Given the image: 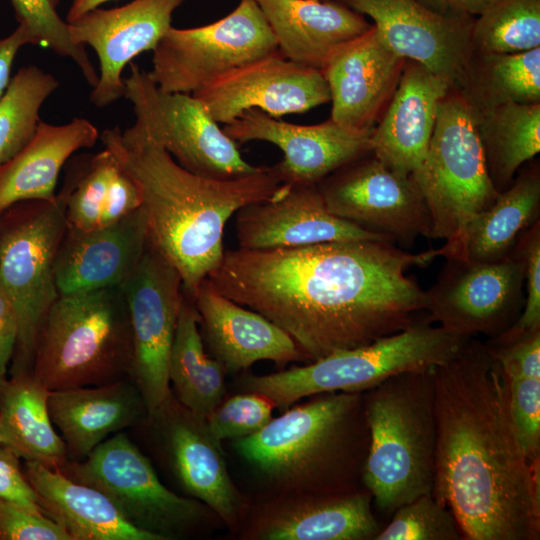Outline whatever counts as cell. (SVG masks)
I'll return each mask as SVG.
<instances>
[{
  "label": "cell",
  "instance_id": "6da1fadb",
  "mask_svg": "<svg viewBox=\"0 0 540 540\" xmlns=\"http://www.w3.org/2000/svg\"><path fill=\"white\" fill-rule=\"evenodd\" d=\"M444 248L410 253L356 240L224 251L207 277L224 296L266 317L315 361L404 330L426 310V291L406 272Z\"/></svg>",
  "mask_w": 540,
  "mask_h": 540
},
{
  "label": "cell",
  "instance_id": "7a4b0ae2",
  "mask_svg": "<svg viewBox=\"0 0 540 540\" xmlns=\"http://www.w3.org/2000/svg\"><path fill=\"white\" fill-rule=\"evenodd\" d=\"M434 385L433 496L465 540H539L540 463L518 443L507 381L486 343L469 338L434 368Z\"/></svg>",
  "mask_w": 540,
  "mask_h": 540
},
{
  "label": "cell",
  "instance_id": "3957f363",
  "mask_svg": "<svg viewBox=\"0 0 540 540\" xmlns=\"http://www.w3.org/2000/svg\"><path fill=\"white\" fill-rule=\"evenodd\" d=\"M99 139L140 190L149 246L177 269L190 295L219 266L228 220L242 207L276 198L290 186L273 166L231 179L197 175L132 126L105 129Z\"/></svg>",
  "mask_w": 540,
  "mask_h": 540
},
{
  "label": "cell",
  "instance_id": "277c9868",
  "mask_svg": "<svg viewBox=\"0 0 540 540\" xmlns=\"http://www.w3.org/2000/svg\"><path fill=\"white\" fill-rule=\"evenodd\" d=\"M314 396L257 433L236 439L235 450L263 477L296 486L303 495L364 490L370 439L364 391Z\"/></svg>",
  "mask_w": 540,
  "mask_h": 540
},
{
  "label": "cell",
  "instance_id": "5b68a950",
  "mask_svg": "<svg viewBox=\"0 0 540 540\" xmlns=\"http://www.w3.org/2000/svg\"><path fill=\"white\" fill-rule=\"evenodd\" d=\"M435 367L397 373L364 391L370 439L363 484L373 506L386 517L433 494Z\"/></svg>",
  "mask_w": 540,
  "mask_h": 540
},
{
  "label": "cell",
  "instance_id": "8992f818",
  "mask_svg": "<svg viewBox=\"0 0 540 540\" xmlns=\"http://www.w3.org/2000/svg\"><path fill=\"white\" fill-rule=\"evenodd\" d=\"M133 347L120 286L60 295L40 328L32 376L48 390L130 378Z\"/></svg>",
  "mask_w": 540,
  "mask_h": 540
},
{
  "label": "cell",
  "instance_id": "52a82bcc",
  "mask_svg": "<svg viewBox=\"0 0 540 540\" xmlns=\"http://www.w3.org/2000/svg\"><path fill=\"white\" fill-rule=\"evenodd\" d=\"M426 317L368 345L340 350L308 365L242 380L248 393L268 399L281 411L298 400L326 392L366 391L404 371L431 368L453 358L469 338L433 326Z\"/></svg>",
  "mask_w": 540,
  "mask_h": 540
},
{
  "label": "cell",
  "instance_id": "ba28073f",
  "mask_svg": "<svg viewBox=\"0 0 540 540\" xmlns=\"http://www.w3.org/2000/svg\"><path fill=\"white\" fill-rule=\"evenodd\" d=\"M411 177L430 215V238L445 240V258L467 259L468 225L500 192L487 171L474 113L453 87L438 106L428 151Z\"/></svg>",
  "mask_w": 540,
  "mask_h": 540
},
{
  "label": "cell",
  "instance_id": "9c48e42d",
  "mask_svg": "<svg viewBox=\"0 0 540 540\" xmlns=\"http://www.w3.org/2000/svg\"><path fill=\"white\" fill-rule=\"evenodd\" d=\"M65 229L57 198L20 201L0 214V294L18 323L9 376L32 373L40 328L60 296L54 263Z\"/></svg>",
  "mask_w": 540,
  "mask_h": 540
},
{
  "label": "cell",
  "instance_id": "30bf717a",
  "mask_svg": "<svg viewBox=\"0 0 540 540\" xmlns=\"http://www.w3.org/2000/svg\"><path fill=\"white\" fill-rule=\"evenodd\" d=\"M129 66L124 97L133 106L136 131L200 176L231 179L259 170L242 157L238 143L226 135L200 99L164 91L137 64Z\"/></svg>",
  "mask_w": 540,
  "mask_h": 540
},
{
  "label": "cell",
  "instance_id": "8fae6325",
  "mask_svg": "<svg viewBox=\"0 0 540 540\" xmlns=\"http://www.w3.org/2000/svg\"><path fill=\"white\" fill-rule=\"evenodd\" d=\"M59 471L102 492L127 522L159 540L186 535L203 516L199 502L161 482L151 460L126 431L107 438L84 460H68Z\"/></svg>",
  "mask_w": 540,
  "mask_h": 540
},
{
  "label": "cell",
  "instance_id": "7c38bea8",
  "mask_svg": "<svg viewBox=\"0 0 540 540\" xmlns=\"http://www.w3.org/2000/svg\"><path fill=\"white\" fill-rule=\"evenodd\" d=\"M278 51L255 0L193 28L171 26L153 50L149 77L162 90L193 94L225 74Z\"/></svg>",
  "mask_w": 540,
  "mask_h": 540
},
{
  "label": "cell",
  "instance_id": "4fadbf2b",
  "mask_svg": "<svg viewBox=\"0 0 540 540\" xmlns=\"http://www.w3.org/2000/svg\"><path fill=\"white\" fill-rule=\"evenodd\" d=\"M525 260L514 246L494 262L446 257L436 283L426 291L427 317L462 338L490 339L518 319L525 302Z\"/></svg>",
  "mask_w": 540,
  "mask_h": 540
},
{
  "label": "cell",
  "instance_id": "5bb4252c",
  "mask_svg": "<svg viewBox=\"0 0 540 540\" xmlns=\"http://www.w3.org/2000/svg\"><path fill=\"white\" fill-rule=\"evenodd\" d=\"M127 303L133 357L130 379L148 414L172 396L169 359L183 300L177 269L147 246L134 272L120 285Z\"/></svg>",
  "mask_w": 540,
  "mask_h": 540
},
{
  "label": "cell",
  "instance_id": "9a60e30c",
  "mask_svg": "<svg viewBox=\"0 0 540 540\" xmlns=\"http://www.w3.org/2000/svg\"><path fill=\"white\" fill-rule=\"evenodd\" d=\"M317 186L331 213L393 243L409 245L431 236L430 215L412 177L389 169L372 153L342 166Z\"/></svg>",
  "mask_w": 540,
  "mask_h": 540
},
{
  "label": "cell",
  "instance_id": "2e32d148",
  "mask_svg": "<svg viewBox=\"0 0 540 540\" xmlns=\"http://www.w3.org/2000/svg\"><path fill=\"white\" fill-rule=\"evenodd\" d=\"M192 95L223 125L249 109L278 118L330 102L322 70L293 62L279 50L225 74Z\"/></svg>",
  "mask_w": 540,
  "mask_h": 540
},
{
  "label": "cell",
  "instance_id": "e0dca14e",
  "mask_svg": "<svg viewBox=\"0 0 540 540\" xmlns=\"http://www.w3.org/2000/svg\"><path fill=\"white\" fill-rule=\"evenodd\" d=\"M184 1L134 0L117 8H95L68 22L72 41L92 47L99 60L98 82L90 94L96 107L124 97L123 70L139 54L154 50Z\"/></svg>",
  "mask_w": 540,
  "mask_h": 540
},
{
  "label": "cell",
  "instance_id": "ac0fdd59",
  "mask_svg": "<svg viewBox=\"0 0 540 540\" xmlns=\"http://www.w3.org/2000/svg\"><path fill=\"white\" fill-rule=\"evenodd\" d=\"M236 143L265 141L283 152L273 165L280 180L289 185L318 184L342 166L371 153L372 131L359 132L331 118L314 125L278 120L259 109H249L223 126Z\"/></svg>",
  "mask_w": 540,
  "mask_h": 540
},
{
  "label": "cell",
  "instance_id": "d6986e66",
  "mask_svg": "<svg viewBox=\"0 0 540 540\" xmlns=\"http://www.w3.org/2000/svg\"><path fill=\"white\" fill-rule=\"evenodd\" d=\"M373 20L381 40L405 60L415 61L457 88L474 50L475 19L433 13L415 0H337Z\"/></svg>",
  "mask_w": 540,
  "mask_h": 540
},
{
  "label": "cell",
  "instance_id": "ffe728a7",
  "mask_svg": "<svg viewBox=\"0 0 540 540\" xmlns=\"http://www.w3.org/2000/svg\"><path fill=\"white\" fill-rule=\"evenodd\" d=\"M145 421L156 432L165 462L180 487L227 524H234L241 500L228 475L222 445L210 435L206 420L192 414L172 394Z\"/></svg>",
  "mask_w": 540,
  "mask_h": 540
},
{
  "label": "cell",
  "instance_id": "44dd1931",
  "mask_svg": "<svg viewBox=\"0 0 540 540\" xmlns=\"http://www.w3.org/2000/svg\"><path fill=\"white\" fill-rule=\"evenodd\" d=\"M238 248H294L356 240L391 242L331 213L317 184L290 185L280 196L236 212ZM393 243V242H392Z\"/></svg>",
  "mask_w": 540,
  "mask_h": 540
},
{
  "label": "cell",
  "instance_id": "7402d4cb",
  "mask_svg": "<svg viewBox=\"0 0 540 540\" xmlns=\"http://www.w3.org/2000/svg\"><path fill=\"white\" fill-rule=\"evenodd\" d=\"M404 63L374 26L336 48L322 68L332 103L330 118L350 130L372 131L397 88Z\"/></svg>",
  "mask_w": 540,
  "mask_h": 540
},
{
  "label": "cell",
  "instance_id": "603a6c76",
  "mask_svg": "<svg viewBox=\"0 0 540 540\" xmlns=\"http://www.w3.org/2000/svg\"><path fill=\"white\" fill-rule=\"evenodd\" d=\"M147 246L141 206L104 227L78 230L66 226L54 263L59 294L120 286L134 272Z\"/></svg>",
  "mask_w": 540,
  "mask_h": 540
},
{
  "label": "cell",
  "instance_id": "cb8c5ba5",
  "mask_svg": "<svg viewBox=\"0 0 540 540\" xmlns=\"http://www.w3.org/2000/svg\"><path fill=\"white\" fill-rule=\"evenodd\" d=\"M203 342L226 371L247 369L261 360L285 366L307 358L294 340L263 315L217 291L204 279L191 295Z\"/></svg>",
  "mask_w": 540,
  "mask_h": 540
},
{
  "label": "cell",
  "instance_id": "d4e9b609",
  "mask_svg": "<svg viewBox=\"0 0 540 540\" xmlns=\"http://www.w3.org/2000/svg\"><path fill=\"white\" fill-rule=\"evenodd\" d=\"M452 87L423 65L405 60L397 88L371 134V153L389 169L411 176L423 162L438 106Z\"/></svg>",
  "mask_w": 540,
  "mask_h": 540
},
{
  "label": "cell",
  "instance_id": "484cf974",
  "mask_svg": "<svg viewBox=\"0 0 540 540\" xmlns=\"http://www.w3.org/2000/svg\"><path fill=\"white\" fill-rule=\"evenodd\" d=\"M48 409L71 461L84 460L110 435L132 429L148 416L144 399L130 378L52 390Z\"/></svg>",
  "mask_w": 540,
  "mask_h": 540
},
{
  "label": "cell",
  "instance_id": "4316f807",
  "mask_svg": "<svg viewBox=\"0 0 540 540\" xmlns=\"http://www.w3.org/2000/svg\"><path fill=\"white\" fill-rule=\"evenodd\" d=\"M278 50L298 64L322 70L331 53L373 24L337 0H255Z\"/></svg>",
  "mask_w": 540,
  "mask_h": 540
},
{
  "label": "cell",
  "instance_id": "83f0119b",
  "mask_svg": "<svg viewBox=\"0 0 540 540\" xmlns=\"http://www.w3.org/2000/svg\"><path fill=\"white\" fill-rule=\"evenodd\" d=\"M23 470L38 495L43 514L72 540H159L127 522L97 489L36 461H24Z\"/></svg>",
  "mask_w": 540,
  "mask_h": 540
},
{
  "label": "cell",
  "instance_id": "f1b7e54d",
  "mask_svg": "<svg viewBox=\"0 0 540 540\" xmlns=\"http://www.w3.org/2000/svg\"><path fill=\"white\" fill-rule=\"evenodd\" d=\"M63 186L56 198L66 226L92 230L115 223L141 206L133 178L106 148L67 161Z\"/></svg>",
  "mask_w": 540,
  "mask_h": 540
},
{
  "label": "cell",
  "instance_id": "f546056e",
  "mask_svg": "<svg viewBox=\"0 0 540 540\" xmlns=\"http://www.w3.org/2000/svg\"><path fill=\"white\" fill-rule=\"evenodd\" d=\"M96 126L85 118L61 125L41 121L32 140L0 165V214L25 200H54L60 171L73 154L99 139Z\"/></svg>",
  "mask_w": 540,
  "mask_h": 540
},
{
  "label": "cell",
  "instance_id": "4dcf8cb0",
  "mask_svg": "<svg viewBox=\"0 0 540 540\" xmlns=\"http://www.w3.org/2000/svg\"><path fill=\"white\" fill-rule=\"evenodd\" d=\"M383 526L366 490L303 495L296 505L273 514L260 528L269 540H375Z\"/></svg>",
  "mask_w": 540,
  "mask_h": 540
},
{
  "label": "cell",
  "instance_id": "1f68e13d",
  "mask_svg": "<svg viewBox=\"0 0 540 540\" xmlns=\"http://www.w3.org/2000/svg\"><path fill=\"white\" fill-rule=\"evenodd\" d=\"M49 392L32 374L9 376L0 382V433L3 444L24 461L59 470L68 457L50 418Z\"/></svg>",
  "mask_w": 540,
  "mask_h": 540
},
{
  "label": "cell",
  "instance_id": "d6a6232c",
  "mask_svg": "<svg viewBox=\"0 0 540 540\" xmlns=\"http://www.w3.org/2000/svg\"><path fill=\"white\" fill-rule=\"evenodd\" d=\"M495 202L468 225L466 257L494 262L511 254L520 234L540 217L539 163L522 166Z\"/></svg>",
  "mask_w": 540,
  "mask_h": 540
},
{
  "label": "cell",
  "instance_id": "836d02e7",
  "mask_svg": "<svg viewBox=\"0 0 540 540\" xmlns=\"http://www.w3.org/2000/svg\"><path fill=\"white\" fill-rule=\"evenodd\" d=\"M226 372L205 352L193 298L184 290L169 359V382L175 398L196 417L206 420L223 400Z\"/></svg>",
  "mask_w": 540,
  "mask_h": 540
},
{
  "label": "cell",
  "instance_id": "e575fe53",
  "mask_svg": "<svg viewBox=\"0 0 540 540\" xmlns=\"http://www.w3.org/2000/svg\"><path fill=\"white\" fill-rule=\"evenodd\" d=\"M475 115L506 103L540 104V47L474 52L457 88Z\"/></svg>",
  "mask_w": 540,
  "mask_h": 540
},
{
  "label": "cell",
  "instance_id": "d590c367",
  "mask_svg": "<svg viewBox=\"0 0 540 540\" xmlns=\"http://www.w3.org/2000/svg\"><path fill=\"white\" fill-rule=\"evenodd\" d=\"M474 116L489 177L501 192L540 151V104L506 103Z\"/></svg>",
  "mask_w": 540,
  "mask_h": 540
},
{
  "label": "cell",
  "instance_id": "8d00e7d4",
  "mask_svg": "<svg viewBox=\"0 0 540 540\" xmlns=\"http://www.w3.org/2000/svg\"><path fill=\"white\" fill-rule=\"evenodd\" d=\"M58 87V80L36 65L24 66L11 77L0 98V165L32 140L41 107Z\"/></svg>",
  "mask_w": 540,
  "mask_h": 540
},
{
  "label": "cell",
  "instance_id": "74e56055",
  "mask_svg": "<svg viewBox=\"0 0 540 540\" xmlns=\"http://www.w3.org/2000/svg\"><path fill=\"white\" fill-rule=\"evenodd\" d=\"M477 53H518L540 47V0H495L473 23Z\"/></svg>",
  "mask_w": 540,
  "mask_h": 540
},
{
  "label": "cell",
  "instance_id": "f35d334b",
  "mask_svg": "<svg viewBox=\"0 0 540 540\" xmlns=\"http://www.w3.org/2000/svg\"><path fill=\"white\" fill-rule=\"evenodd\" d=\"M60 0H10L18 25L27 32L30 45L40 46L71 59L86 82L93 88L98 73L84 46L75 44L69 34L68 22L57 12Z\"/></svg>",
  "mask_w": 540,
  "mask_h": 540
},
{
  "label": "cell",
  "instance_id": "ab89813d",
  "mask_svg": "<svg viewBox=\"0 0 540 540\" xmlns=\"http://www.w3.org/2000/svg\"><path fill=\"white\" fill-rule=\"evenodd\" d=\"M375 540H463L452 513L433 494L422 495L400 506Z\"/></svg>",
  "mask_w": 540,
  "mask_h": 540
},
{
  "label": "cell",
  "instance_id": "60d3db41",
  "mask_svg": "<svg viewBox=\"0 0 540 540\" xmlns=\"http://www.w3.org/2000/svg\"><path fill=\"white\" fill-rule=\"evenodd\" d=\"M274 405L254 393L236 395L220 404L206 419L212 438L221 445L226 439L251 436L269 423Z\"/></svg>",
  "mask_w": 540,
  "mask_h": 540
},
{
  "label": "cell",
  "instance_id": "b9f144b4",
  "mask_svg": "<svg viewBox=\"0 0 540 540\" xmlns=\"http://www.w3.org/2000/svg\"><path fill=\"white\" fill-rule=\"evenodd\" d=\"M505 379L510 417L518 443L528 462L535 465L540 463V378Z\"/></svg>",
  "mask_w": 540,
  "mask_h": 540
},
{
  "label": "cell",
  "instance_id": "7bdbcfd3",
  "mask_svg": "<svg viewBox=\"0 0 540 540\" xmlns=\"http://www.w3.org/2000/svg\"><path fill=\"white\" fill-rule=\"evenodd\" d=\"M486 345L507 379L540 378V329L521 333L506 330Z\"/></svg>",
  "mask_w": 540,
  "mask_h": 540
},
{
  "label": "cell",
  "instance_id": "ee69618b",
  "mask_svg": "<svg viewBox=\"0 0 540 540\" xmlns=\"http://www.w3.org/2000/svg\"><path fill=\"white\" fill-rule=\"evenodd\" d=\"M515 247L525 260V302L516 322L507 330L521 333L540 329V220L523 231Z\"/></svg>",
  "mask_w": 540,
  "mask_h": 540
},
{
  "label": "cell",
  "instance_id": "f6af8a7d",
  "mask_svg": "<svg viewBox=\"0 0 540 540\" xmlns=\"http://www.w3.org/2000/svg\"><path fill=\"white\" fill-rule=\"evenodd\" d=\"M0 540H72L56 522L0 499Z\"/></svg>",
  "mask_w": 540,
  "mask_h": 540
},
{
  "label": "cell",
  "instance_id": "bcb514c9",
  "mask_svg": "<svg viewBox=\"0 0 540 540\" xmlns=\"http://www.w3.org/2000/svg\"><path fill=\"white\" fill-rule=\"evenodd\" d=\"M20 460L12 448L0 443V499L33 513L43 514L38 495L26 478Z\"/></svg>",
  "mask_w": 540,
  "mask_h": 540
},
{
  "label": "cell",
  "instance_id": "7dc6e473",
  "mask_svg": "<svg viewBox=\"0 0 540 540\" xmlns=\"http://www.w3.org/2000/svg\"><path fill=\"white\" fill-rule=\"evenodd\" d=\"M18 337L16 314L10 303L0 294V382L8 378Z\"/></svg>",
  "mask_w": 540,
  "mask_h": 540
},
{
  "label": "cell",
  "instance_id": "c3c4849f",
  "mask_svg": "<svg viewBox=\"0 0 540 540\" xmlns=\"http://www.w3.org/2000/svg\"><path fill=\"white\" fill-rule=\"evenodd\" d=\"M438 15L455 19H476L495 0H415Z\"/></svg>",
  "mask_w": 540,
  "mask_h": 540
},
{
  "label": "cell",
  "instance_id": "681fc988",
  "mask_svg": "<svg viewBox=\"0 0 540 540\" xmlns=\"http://www.w3.org/2000/svg\"><path fill=\"white\" fill-rule=\"evenodd\" d=\"M29 44L27 32L19 25L11 34L0 38V98L10 82L16 55L23 46Z\"/></svg>",
  "mask_w": 540,
  "mask_h": 540
},
{
  "label": "cell",
  "instance_id": "f907efd6",
  "mask_svg": "<svg viewBox=\"0 0 540 540\" xmlns=\"http://www.w3.org/2000/svg\"><path fill=\"white\" fill-rule=\"evenodd\" d=\"M107 1L110 0H73V3L67 13L66 21H73L88 11L98 8L101 4Z\"/></svg>",
  "mask_w": 540,
  "mask_h": 540
},
{
  "label": "cell",
  "instance_id": "816d5d0a",
  "mask_svg": "<svg viewBox=\"0 0 540 540\" xmlns=\"http://www.w3.org/2000/svg\"><path fill=\"white\" fill-rule=\"evenodd\" d=\"M0 443H4L1 433H0Z\"/></svg>",
  "mask_w": 540,
  "mask_h": 540
},
{
  "label": "cell",
  "instance_id": "f5cc1de1",
  "mask_svg": "<svg viewBox=\"0 0 540 540\" xmlns=\"http://www.w3.org/2000/svg\"><path fill=\"white\" fill-rule=\"evenodd\" d=\"M322 1H326V0H322Z\"/></svg>",
  "mask_w": 540,
  "mask_h": 540
}]
</instances>
